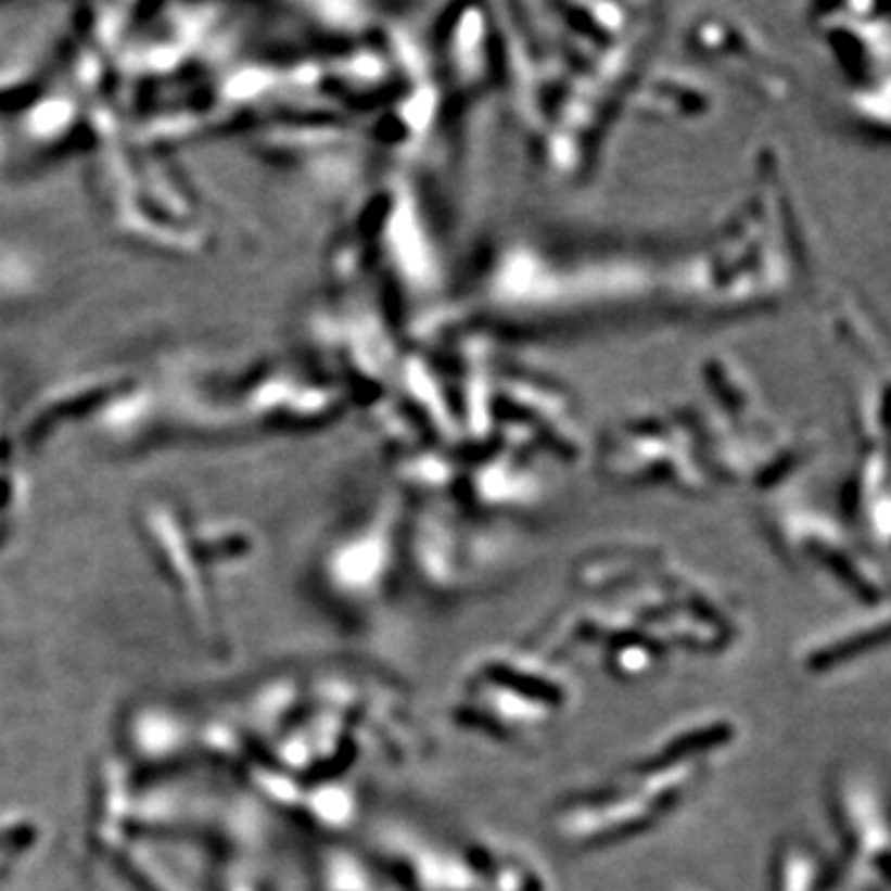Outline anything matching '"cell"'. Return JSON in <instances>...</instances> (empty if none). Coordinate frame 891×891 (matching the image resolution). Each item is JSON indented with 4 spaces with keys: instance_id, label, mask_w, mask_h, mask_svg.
<instances>
[{
    "instance_id": "cell-8",
    "label": "cell",
    "mask_w": 891,
    "mask_h": 891,
    "mask_svg": "<svg viewBox=\"0 0 891 891\" xmlns=\"http://www.w3.org/2000/svg\"><path fill=\"white\" fill-rule=\"evenodd\" d=\"M738 730L730 718H703L691 721L661 738L651 753L641 761L649 763H703L711 765L713 755L726 751L736 743Z\"/></svg>"
},
{
    "instance_id": "cell-2",
    "label": "cell",
    "mask_w": 891,
    "mask_h": 891,
    "mask_svg": "<svg viewBox=\"0 0 891 891\" xmlns=\"http://www.w3.org/2000/svg\"><path fill=\"white\" fill-rule=\"evenodd\" d=\"M773 515L771 533H775L782 552L810 570L825 572L829 580L835 577L869 610L887 604V585L875 562L864 558L832 520L798 506L780 508Z\"/></svg>"
},
{
    "instance_id": "cell-10",
    "label": "cell",
    "mask_w": 891,
    "mask_h": 891,
    "mask_svg": "<svg viewBox=\"0 0 891 891\" xmlns=\"http://www.w3.org/2000/svg\"><path fill=\"white\" fill-rule=\"evenodd\" d=\"M825 871L819 869L815 852L798 840L778 844L771 860L767 891H817Z\"/></svg>"
},
{
    "instance_id": "cell-7",
    "label": "cell",
    "mask_w": 891,
    "mask_h": 891,
    "mask_svg": "<svg viewBox=\"0 0 891 891\" xmlns=\"http://www.w3.org/2000/svg\"><path fill=\"white\" fill-rule=\"evenodd\" d=\"M485 891H548L540 867L498 842H473L461 852Z\"/></svg>"
},
{
    "instance_id": "cell-9",
    "label": "cell",
    "mask_w": 891,
    "mask_h": 891,
    "mask_svg": "<svg viewBox=\"0 0 891 891\" xmlns=\"http://www.w3.org/2000/svg\"><path fill=\"white\" fill-rule=\"evenodd\" d=\"M602 664L607 674L612 678H620V682H639V678L651 676L661 664V659L669 654L654 639L644 637L634 624L612 634L602 644Z\"/></svg>"
},
{
    "instance_id": "cell-6",
    "label": "cell",
    "mask_w": 891,
    "mask_h": 891,
    "mask_svg": "<svg viewBox=\"0 0 891 891\" xmlns=\"http://www.w3.org/2000/svg\"><path fill=\"white\" fill-rule=\"evenodd\" d=\"M889 639V614L887 604L877 607L862 620L847 622L837 629L827 632L825 637L810 641L800 654V666L810 676H825L835 669H842L852 661L867 657L869 651L884 647Z\"/></svg>"
},
{
    "instance_id": "cell-3",
    "label": "cell",
    "mask_w": 891,
    "mask_h": 891,
    "mask_svg": "<svg viewBox=\"0 0 891 891\" xmlns=\"http://www.w3.org/2000/svg\"><path fill=\"white\" fill-rule=\"evenodd\" d=\"M684 429L661 417L647 421H626L616 434H610L604 454H639L622 461L607 463L610 471L626 481L669 483L684 491L703 488L701 461L686 458Z\"/></svg>"
},
{
    "instance_id": "cell-4",
    "label": "cell",
    "mask_w": 891,
    "mask_h": 891,
    "mask_svg": "<svg viewBox=\"0 0 891 891\" xmlns=\"http://www.w3.org/2000/svg\"><path fill=\"white\" fill-rule=\"evenodd\" d=\"M829 817L842 840V860L877 884L889 887V823L867 780L837 775L829 785Z\"/></svg>"
},
{
    "instance_id": "cell-1",
    "label": "cell",
    "mask_w": 891,
    "mask_h": 891,
    "mask_svg": "<svg viewBox=\"0 0 891 891\" xmlns=\"http://www.w3.org/2000/svg\"><path fill=\"white\" fill-rule=\"evenodd\" d=\"M709 771L703 763H634L602 788L564 800L552 813V837L572 850L629 840L672 815Z\"/></svg>"
},
{
    "instance_id": "cell-5",
    "label": "cell",
    "mask_w": 891,
    "mask_h": 891,
    "mask_svg": "<svg viewBox=\"0 0 891 891\" xmlns=\"http://www.w3.org/2000/svg\"><path fill=\"white\" fill-rule=\"evenodd\" d=\"M473 676L506 688L520 699L548 705L555 713H560L572 701V684L555 669L552 659L537 654L533 649L498 651V654L483 659Z\"/></svg>"
}]
</instances>
